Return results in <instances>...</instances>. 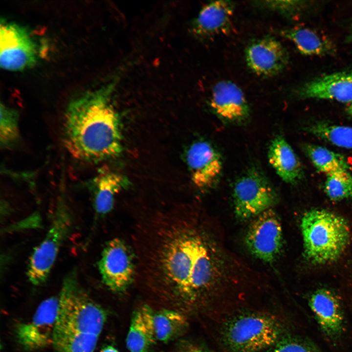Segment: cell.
<instances>
[{
	"mask_svg": "<svg viewBox=\"0 0 352 352\" xmlns=\"http://www.w3.org/2000/svg\"><path fill=\"white\" fill-rule=\"evenodd\" d=\"M118 78L72 100L64 117L63 143L74 159L94 163L122 151L118 114L112 103Z\"/></svg>",
	"mask_w": 352,
	"mask_h": 352,
	"instance_id": "cell-2",
	"label": "cell"
},
{
	"mask_svg": "<svg viewBox=\"0 0 352 352\" xmlns=\"http://www.w3.org/2000/svg\"><path fill=\"white\" fill-rule=\"evenodd\" d=\"M0 145L1 149L14 147L20 140L19 114L15 109L0 104Z\"/></svg>",
	"mask_w": 352,
	"mask_h": 352,
	"instance_id": "cell-24",
	"label": "cell"
},
{
	"mask_svg": "<svg viewBox=\"0 0 352 352\" xmlns=\"http://www.w3.org/2000/svg\"><path fill=\"white\" fill-rule=\"evenodd\" d=\"M261 5L267 8L278 11L288 17L299 14L305 4L298 0H276L262 1Z\"/></svg>",
	"mask_w": 352,
	"mask_h": 352,
	"instance_id": "cell-28",
	"label": "cell"
},
{
	"mask_svg": "<svg viewBox=\"0 0 352 352\" xmlns=\"http://www.w3.org/2000/svg\"><path fill=\"white\" fill-rule=\"evenodd\" d=\"M93 194L94 208L99 215H105L113 207L115 196L127 185L125 177L117 172L103 169L89 181Z\"/></svg>",
	"mask_w": 352,
	"mask_h": 352,
	"instance_id": "cell-17",
	"label": "cell"
},
{
	"mask_svg": "<svg viewBox=\"0 0 352 352\" xmlns=\"http://www.w3.org/2000/svg\"><path fill=\"white\" fill-rule=\"evenodd\" d=\"M305 152L315 168L326 175L342 171H349L350 166L345 158L322 146L307 145Z\"/></svg>",
	"mask_w": 352,
	"mask_h": 352,
	"instance_id": "cell-22",
	"label": "cell"
},
{
	"mask_svg": "<svg viewBox=\"0 0 352 352\" xmlns=\"http://www.w3.org/2000/svg\"><path fill=\"white\" fill-rule=\"evenodd\" d=\"M233 198L236 216L246 220L271 209L277 202L278 196L266 177L258 170L252 169L236 181Z\"/></svg>",
	"mask_w": 352,
	"mask_h": 352,
	"instance_id": "cell-6",
	"label": "cell"
},
{
	"mask_svg": "<svg viewBox=\"0 0 352 352\" xmlns=\"http://www.w3.org/2000/svg\"><path fill=\"white\" fill-rule=\"evenodd\" d=\"M284 333L276 317L250 311L228 317L220 330L221 341L227 352H258L271 348Z\"/></svg>",
	"mask_w": 352,
	"mask_h": 352,
	"instance_id": "cell-4",
	"label": "cell"
},
{
	"mask_svg": "<svg viewBox=\"0 0 352 352\" xmlns=\"http://www.w3.org/2000/svg\"><path fill=\"white\" fill-rule=\"evenodd\" d=\"M301 98L352 103V69L324 75L305 83L297 90Z\"/></svg>",
	"mask_w": 352,
	"mask_h": 352,
	"instance_id": "cell-15",
	"label": "cell"
},
{
	"mask_svg": "<svg viewBox=\"0 0 352 352\" xmlns=\"http://www.w3.org/2000/svg\"><path fill=\"white\" fill-rule=\"evenodd\" d=\"M325 192L333 201L352 198V175L349 171H342L326 175Z\"/></svg>",
	"mask_w": 352,
	"mask_h": 352,
	"instance_id": "cell-26",
	"label": "cell"
},
{
	"mask_svg": "<svg viewBox=\"0 0 352 352\" xmlns=\"http://www.w3.org/2000/svg\"><path fill=\"white\" fill-rule=\"evenodd\" d=\"M304 254L313 263L325 264L338 259L346 249L350 231L342 217L323 209L306 212L301 220Z\"/></svg>",
	"mask_w": 352,
	"mask_h": 352,
	"instance_id": "cell-3",
	"label": "cell"
},
{
	"mask_svg": "<svg viewBox=\"0 0 352 352\" xmlns=\"http://www.w3.org/2000/svg\"><path fill=\"white\" fill-rule=\"evenodd\" d=\"M154 313L147 305L133 311L126 338V346L129 352H150L156 340Z\"/></svg>",
	"mask_w": 352,
	"mask_h": 352,
	"instance_id": "cell-19",
	"label": "cell"
},
{
	"mask_svg": "<svg viewBox=\"0 0 352 352\" xmlns=\"http://www.w3.org/2000/svg\"><path fill=\"white\" fill-rule=\"evenodd\" d=\"M186 159L195 185L205 191L217 184L222 170L221 157L218 151L205 141L195 142L189 147Z\"/></svg>",
	"mask_w": 352,
	"mask_h": 352,
	"instance_id": "cell-11",
	"label": "cell"
},
{
	"mask_svg": "<svg viewBox=\"0 0 352 352\" xmlns=\"http://www.w3.org/2000/svg\"><path fill=\"white\" fill-rule=\"evenodd\" d=\"M282 228L278 215L269 209L254 218L245 237L247 249L264 262H274L283 246Z\"/></svg>",
	"mask_w": 352,
	"mask_h": 352,
	"instance_id": "cell-10",
	"label": "cell"
},
{
	"mask_svg": "<svg viewBox=\"0 0 352 352\" xmlns=\"http://www.w3.org/2000/svg\"><path fill=\"white\" fill-rule=\"evenodd\" d=\"M99 335L83 331L70 332L55 336L54 352H93Z\"/></svg>",
	"mask_w": 352,
	"mask_h": 352,
	"instance_id": "cell-23",
	"label": "cell"
},
{
	"mask_svg": "<svg viewBox=\"0 0 352 352\" xmlns=\"http://www.w3.org/2000/svg\"><path fill=\"white\" fill-rule=\"evenodd\" d=\"M97 266L102 282L113 292L125 291L134 282L133 251L120 239H112L106 244Z\"/></svg>",
	"mask_w": 352,
	"mask_h": 352,
	"instance_id": "cell-7",
	"label": "cell"
},
{
	"mask_svg": "<svg viewBox=\"0 0 352 352\" xmlns=\"http://www.w3.org/2000/svg\"><path fill=\"white\" fill-rule=\"evenodd\" d=\"M171 352H210L207 349L194 342L183 340L178 342Z\"/></svg>",
	"mask_w": 352,
	"mask_h": 352,
	"instance_id": "cell-29",
	"label": "cell"
},
{
	"mask_svg": "<svg viewBox=\"0 0 352 352\" xmlns=\"http://www.w3.org/2000/svg\"><path fill=\"white\" fill-rule=\"evenodd\" d=\"M210 105L214 113L227 123H242L250 115V108L243 91L230 81L223 80L215 84Z\"/></svg>",
	"mask_w": 352,
	"mask_h": 352,
	"instance_id": "cell-14",
	"label": "cell"
},
{
	"mask_svg": "<svg viewBox=\"0 0 352 352\" xmlns=\"http://www.w3.org/2000/svg\"><path fill=\"white\" fill-rule=\"evenodd\" d=\"M347 110L348 114L352 119V103L348 106Z\"/></svg>",
	"mask_w": 352,
	"mask_h": 352,
	"instance_id": "cell-31",
	"label": "cell"
},
{
	"mask_svg": "<svg viewBox=\"0 0 352 352\" xmlns=\"http://www.w3.org/2000/svg\"><path fill=\"white\" fill-rule=\"evenodd\" d=\"M247 66L256 74L271 76L281 72L288 63V55L277 39L266 36L251 42L245 50Z\"/></svg>",
	"mask_w": 352,
	"mask_h": 352,
	"instance_id": "cell-12",
	"label": "cell"
},
{
	"mask_svg": "<svg viewBox=\"0 0 352 352\" xmlns=\"http://www.w3.org/2000/svg\"><path fill=\"white\" fill-rule=\"evenodd\" d=\"M72 224L73 217L63 189L49 229L29 258L26 275L32 285L40 286L46 282L62 245L70 233Z\"/></svg>",
	"mask_w": 352,
	"mask_h": 352,
	"instance_id": "cell-5",
	"label": "cell"
},
{
	"mask_svg": "<svg viewBox=\"0 0 352 352\" xmlns=\"http://www.w3.org/2000/svg\"><path fill=\"white\" fill-rule=\"evenodd\" d=\"M280 34L290 40L302 54L325 56L335 51L332 42L315 30L307 27H297L282 30Z\"/></svg>",
	"mask_w": 352,
	"mask_h": 352,
	"instance_id": "cell-20",
	"label": "cell"
},
{
	"mask_svg": "<svg viewBox=\"0 0 352 352\" xmlns=\"http://www.w3.org/2000/svg\"><path fill=\"white\" fill-rule=\"evenodd\" d=\"M154 324L156 340L163 343L183 334L188 326L187 319L183 314L166 309L154 313Z\"/></svg>",
	"mask_w": 352,
	"mask_h": 352,
	"instance_id": "cell-21",
	"label": "cell"
},
{
	"mask_svg": "<svg viewBox=\"0 0 352 352\" xmlns=\"http://www.w3.org/2000/svg\"><path fill=\"white\" fill-rule=\"evenodd\" d=\"M204 215L189 207L138 215L132 240L137 282L161 298L200 302L228 276Z\"/></svg>",
	"mask_w": 352,
	"mask_h": 352,
	"instance_id": "cell-1",
	"label": "cell"
},
{
	"mask_svg": "<svg viewBox=\"0 0 352 352\" xmlns=\"http://www.w3.org/2000/svg\"><path fill=\"white\" fill-rule=\"evenodd\" d=\"M270 348V352H319L308 342L285 333Z\"/></svg>",
	"mask_w": 352,
	"mask_h": 352,
	"instance_id": "cell-27",
	"label": "cell"
},
{
	"mask_svg": "<svg viewBox=\"0 0 352 352\" xmlns=\"http://www.w3.org/2000/svg\"><path fill=\"white\" fill-rule=\"evenodd\" d=\"M100 352H119L117 349L112 345H107L104 347Z\"/></svg>",
	"mask_w": 352,
	"mask_h": 352,
	"instance_id": "cell-30",
	"label": "cell"
},
{
	"mask_svg": "<svg viewBox=\"0 0 352 352\" xmlns=\"http://www.w3.org/2000/svg\"><path fill=\"white\" fill-rule=\"evenodd\" d=\"M38 58L37 44L28 30L12 22L1 19L0 66L12 71L33 66Z\"/></svg>",
	"mask_w": 352,
	"mask_h": 352,
	"instance_id": "cell-8",
	"label": "cell"
},
{
	"mask_svg": "<svg viewBox=\"0 0 352 352\" xmlns=\"http://www.w3.org/2000/svg\"><path fill=\"white\" fill-rule=\"evenodd\" d=\"M234 4L228 0L212 1L200 11L193 24V31L201 37H211L227 32L231 25Z\"/></svg>",
	"mask_w": 352,
	"mask_h": 352,
	"instance_id": "cell-16",
	"label": "cell"
},
{
	"mask_svg": "<svg viewBox=\"0 0 352 352\" xmlns=\"http://www.w3.org/2000/svg\"><path fill=\"white\" fill-rule=\"evenodd\" d=\"M309 306L325 336L332 341L339 339L344 331L345 317L337 295L329 289H318L309 297Z\"/></svg>",
	"mask_w": 352,
	"mask_h": 352,
	"instance_id": "cell-13",
	"label": "cell"
},
{
	"mask_svg": "<svg viewBox=\"0 0 352 352\" xmlns=\"http://www.w3.org/2000/svg\"><path fill=\"white\" fill-rule=\"evenodd\" d=\"M309 131L336 146L352 149V127L318 123L308 128Z\"/></svg>",
	"mask_w": 352,
	"mask_h": 352,
	"instance_id": "cell-25",
	"label": "cell"
},
{
	"mask_svg": "<svg viewBox=\"0 0 352 352\" xmlns=\"http://www.w3.org/2000/svg\"><path fill=\"white\" fill-rule=\"evenodd\" d=\"M268 159L285 182L293 184L301 179L303 175L301 163L292 147L282 135H278L271 142Z\"/></svg>",
	"mask_w": 352,
	"mask_h": 352,
	"instance_id": "cell-18",
	"label": "cell"
},
{
	"mask_svg": "<svg viewBox=\"0 0 352 352\" xmlns=\"http://www.w3.org/2000/svg\"><path fill=\"white\" fill-rule=\"evenodd\" d=\"M59 304L58 296L45 299L38 307L30 321L16 326L17 341L24 350L35 351L52 345Z\"/></svg>",
	"mask_w": 352,
	"mask_h": 352,
	"instance_id": "cell-9",
	"label": "cell"
}]
</instances>
